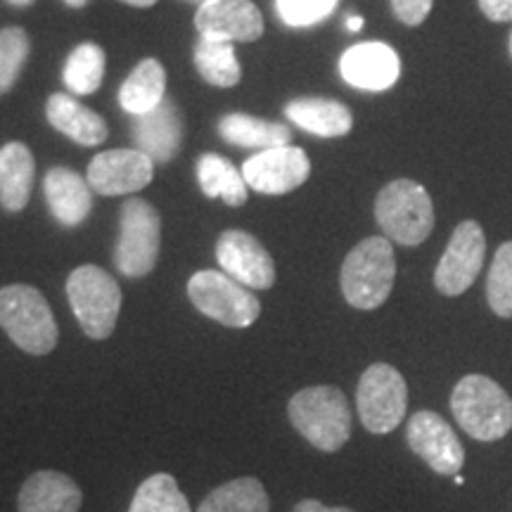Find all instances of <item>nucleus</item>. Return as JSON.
I'll use <instances>...</instances> for the list:
<instances>
[{
	"instance_id": "f257e3e1",
	"label": "nucleus",
	"mask_w": 512,
	"mask_h": 512,
	"mask_svg": "<svg viewBox=\"0 0 512 512\" xmlns=\"http://www.w3.org/2000/svg\"><path fill=\"white\" fill-rule=\"evenodd\" d=\"M292 427L323 453H335L351 437V408L342 389L330 384L306 387L287 406Z\"/></svg>"
},
{
	"instance_id": "f03ea898",
	"label": "nucleus",
	"mask_w": 512,
	"mask_h": 512,
	"mask_svg": "<svg viewBox=\"0 0 512 512\" xmlns=\"http://www.w3.org/2000/svg\"><path fill=\"white\" fill-rule=\"evenodd\" d=\"M396 278V256L392 240L366 238L344 259L342 283L344 299L361 311H373L387 302Z\"/></svg>"
},
{
	"instance_id": "7ed1b4c3",
	"label": "nucleus",
	"mask_w": 512,
	"mask_h": 512,
	"mask_svg": "<svg viewBox=\"0 0 512 512\" xmlns=\"http://www.w3.org/2000/svg\"><path fill=\"white\" fill-rule=\"evenodd\" d=\"M458 425L477 441H498L512 430V399L496 380L465 375L451 394Z\"/></svg>"
},
{
	"instance_id": "20e7f679",
	"label": "nucleus",
	"mask_w": 512,
	"mask_h": 512,
	"mask_svg": "<svg viewBox=\"0 0 512 512\" xmlns=\"http://www.w3.org/2000/svg\"><path fill=\"white\" fill-rule=\"evenodd\" d=\"M0 328L31 356L50 354L60 339L46 297L31 285H8L0 290Z\"/></svg>"
},
{
	"instance_id": "39448f33",
	"label": "nucleus",
	"mask_w": 512,
	"mask_h": 512,
	"mask_svg": "<svg viewBox=\"0 0 512 512\" xmlns=\"http://www.w3.org/2000/svg\"><path fill=\"white\" fill-rule=\"evenodd\" d=\"M375 219L384 238L403 247H418L434 228V204L420 183L399 178L387 183L375 200Z\"/></svg>"
},
{
	"instance_id": "423d86ee",
	"label": "nucleus",
	"mask_w": 512,
	"mask_h": 512,
	"mask_svg": "<svg viewBox=\"0 0 512 512\" xmlns=\"http://www.w3.org/2000/svg\"><path fill=\"white\" fill-rule=\"evenodd\" d=\"M162 247V216L150 202L131 197L119 211V238L114 264L126 278H145L155 271Z\"/></svg>"
},
{
	"instance_id": "0eeeda50",
	"label": "nucleus",
	"mask_w": 512,
	"mask_h": 512,
	"mask_svg": "<svg viewBox=\"0 0 512 512\" xmlns=\"http://www.w3.org/2000/svg\"><path fill=\"white\" fill-rule=\"evenodd\" d=\"M67 297L81 330L91 339H107L117 328L121 287L100 266H79L67 278Z\"/></svg>"
},
{
	"instance_id": "6e6552de",
	"label": "nucleus",
	"mask_w": 512,
	"mask_h": 512,
	"mask_svg": "<svg viewBox=\"0 0 512 512\" xmlns=\"http://www.w3.org/2000/svg\"><path fill=\"white\" fill-rule=\"evenodd\" d=\"M188 297L204 316L226 328H249L261 316L252 290L223 271H200L190 278Z\"/></svg>"
},
{
	"instance_id": "1a4fd4ad",
	"label": "nucleus",
	"mask_w": 512,
	"mask_h": 512,
	"mask_svg": "<svg viewBox=\"0 0 512 512\" xmlns=\"http://www.w3.org/2000/svg\"><path fill=\"white\" fill-rule=\"evenodd\" d=\"M358 418L373 434H389L401 425L408 408V387L403 375L389 363H373L361 375L356 389Z\"/></svg>"
},
{
	"instance_id": "9d476101",
	"label": "nucleus",
	"mask_w": 512,
	"mask_h": 512,
	"mask_svg": "<svg viewBox=\"0 0 512 512\" xmlns=\"http://www.w3.org/2000/svg\"><path fill=\"white\" fill-rule=\"evenodd\" d=\"M486 238L477 221H463L453 230L446 252L441 254L434 285L446 297H458L475 283L484 266Z\"/></svg>"
},
{
	"instance_id": "9b49d317",
	"label": "nucleus",
	"mask_w": 512,
	"mask_h": 512,
	"mask_svg": "<svg viewBox=\"0 0 512 512\" xmlns=\"http://www.w3.org/2000/svg\"><path fill=\"white\" fill-rule=\"evenodd\" d=\"M242 176L261 195H287L309 181L311 162L302 147H273L249 157L242 164Z\"/></svg>"
},
{
	"instance_id": "f8f14e48",
	"label": "nucleus",
	"mask_w": 512,
	"mask_h": 512,
	"mask_svg": "<svg viewBox=\"0 0 512 512\" xmlns=\"http://www.w3.org/2000/svg\"><path fill=\"white\" fill-rule=\"evenodd\" d=\"M408 446L437 475L456 477L465 465V448L453 427L434 411H418L406 427Z\"/></svg>"
},
{
	"instance_id": "ddd939ff",
	"label": "nucleus",
	"mask_w": 512,
	"mask_h": 512,
	"mask_svg": "<svg viewBox=\"0 0 512 512\" xmlns=\"http://www.w3.org/2000/svg\"><path fill=\"white\" fill-rule=\"evenodd\" d=\"M216 261L221 271L249 290H268L275 283L273 256L245 230H226L216 242Z\"/></svg>"
},
{
	"instance_id": "4468645a",
	"label": "nucleus",
	"mask_w": 512,
	"mask_h": 512,
	"mask_svg": "<svg viewBox=\"0 0 512 512\" xmlns=\"http://www.w3.org/2000/svg\"><path fill=\"white\" fill-rule=\"evenodd\" d=\"M155 162L140 150H107L93 157L88 164V185L105 197L131 195L152 183Z\"/></svg>"
},
{
	"instance_id": "2eb2a0df",
	"label": "nucleus",
	"mask_w": 512,
	"mask_h": 512,
	"mask_svg": "<svg viewBox=\"0 0 512 512\" xmlns=\"http://www.w3.org/2000/svg\"><path fill=\"white\" fill-rule=\"evenodd\" d=\"M195 27L211 41L252 43L264 36V17L252 0H207L197 8Z\"/></svg>"
},
{
	"instance_id": "dca6fc26",
	"label": "nucleus",
	"mask_w": 512,
	"mask_h": 512,
	"mask_svg": "<svg viewBox=\"0 0 512 512\" xmlns=\"http://www.w3.org/2000/svg\"><path fill=\"white\" fill-rule=\"evenodd\" d=\"M339 72L342 79L349 86L361 88V91H387L399 81L401 74V60L394 48L387 43H358V46L349 48L347 53L339 60Z\"/></svg>"
},
{
	"instance_id": "f3484780",
	"label": "nucleus",
	"mask_w": 512,
	"mask_h": 512,
	"mask_svg": "<svg viewBox=\"0 0 512 512\" xmlns=\"http://www.w3.org/2000/svg\"><path fill=\"white\" fill-rule=\"evenodd\" d=\"M133 140L155 164H166L178 155L183 143V121L176 105L164 98L155 110L133 119Z\"/></svg>"
},
{
	"instance_id": "a211bd4d",
	"label": "nucleus",
	"mask_w": 512,
	"mask_h": 512,
	"mask_svg": "<svg viewBox=\"0 0 512 512\" xmlns=\"http://www.w3.org/2000/svg\"><path fill=\"white\" fill-rule=\"evenodd\" d=\"M50 214L64 228H76L91 216L93 188L86 178L67 166H53L43 178Z\"/></svg>"
},
{
	"instance_id": "6ab92c4d",
	"label": "nucleus",
	"mask_w": 512,
	"mask_h": 512,
	"mask_svg": "<svg viewBox=\"0 0 512 512\" xmlns=\"http://www.w3.org/2000/svg\"><path fill=\"white\" fill-rule=\"evenodd\" d=\"M83 494L72 477L55 470L34 472L19 489V512H79Z\"/></svg>"
},
{
	"instance_id": "aec40b11",
	"label": "nucleus",
	"mask_w": 512,
	"mask_h": 512,
	"mask_svg": "<svg viewBox=\"0 0 512 512\" xmlns=\"http://www.w3.org/2000/svg\"><path fill=\"white\" fill-rule=\"evenodd\" d=\"M46 117L50 126L57 128L62 136L72 138L74 143L83 147H95L102 145L107 140V124L98 112H93L91 107L81 105L79 100H74L69 93H55L50 95L46 105Z\"/></svg>"
},
{
	"instance_id": "412c9836",
	"label": "nucleus",
	"mask_w": 512,
	"mask_h": 512,
	"mask_svg": "<svg viewBox=\"0 0 512 512\" xmlns=\"http://www.w3.org/2000/svg\"><path fill=\"white\" fill-rule=\"evenodd\" d=\"M285 114L294 126L304 128L306 133H313V136L320 138L347 136L351 128H354V114L339 100L297 98L287 102Z\"/></svg>"
},
{
	"instance_id": "4be33fe9",
	"label": "nucleus",
	"mask_w": 512,
	"mask_h": 512,
	"mask_svg": "<svg viewBox=\"0 0 512 512\" xmlns=\"http://www.w3.org/2000/svg\"><path fill=\"white\" fill-rule=\"evenodd\" d=\"M36 162L24 143L0 147V207L8 214H19L29 204L34 188Z\"/></svg>"
},
{
	"instance_id": "5701e85b",
	"label": "nucleus",
	"mask_w": 512,
	"mask_h": 512,
	"mask_svg": "<svg viewBox=\"0 0 512 512\" xmlns=\"http://www.w3.org/2000/svg\"><path fill=\"white\" fill-rule=\"evenodd\" d=\"M197 183L209 200H223L228 207H242L247 202L249 185L242 169L216 152L197 159Z\"/></svg>"
},
{
	"instance_id": "b1692460",
	"label": "nucleus",
	"mask_w": 512,
	"mask_h": 512,
	"mask_svg": "<svg viewBox=\"0 0 512 512\" xmlns=\"http://www.w3.org/2000/svg\"><path fill=\"white\" fill-rule=\"evenodd\" d=\"M221 138L230 145L252 147V150H273V147L290 145L292 131L283 124L249 117L245 112H230L219 121Z\"/></svg>"
},
{
	"instance_id": "393cba45",
	"label": "nucleus",
	"mask_w": 512,
	"mask_h": 512,
	"mask_svg": "<svg viewBox=\"0 0 512 512\" xmlns=\"http://www.w3.org/2000/svg\"><path fill=\"white\" fill-rule=\"evenodd\" d=\"M166 72L162 62L155 57H147L133 69L131 76L124 81L119 91V102L126 112H131L133 117L155 110L166 98Z\"/></svg>"
},
{
	"instance_id": "a878e982",
	"label": "nucleus",
	"mask_w": 512,
	"mask_h": 512,
	"mask_svg": "<svg viewBox=\"0 0 512 512\" xmlns=\"http://www.w3.org/2000/svg\"><path fill=\"white\" fill-rule=\"evenodd\" d=\"M195 69L209 86L233 88L242 79V67L233 43L202 38L195 46Z\"/></svg>"
},
{
	"instance_id": "bb28decb",
	"label": "nucleus",
	"mask_w": 512,
	"mask_h": 512,
	"mask_svg": "<svg viewBox=\"0 0 512 512\" xmlns=\"http://www.w3.org/2000/svg\"><path fill=\"white\" fill-rule=\"evenodd\" d=\"M268 508L264 484L256 477H240L211 491L197 512H268Z\"/></svg>"
},
{
	"instance_id": "cd10ccee",
	"label": "nucleus",
	"mask_w": 512,
	"mask_h": 512,
	"mask_svg": "<svg viewBox=\"0 0 512 512\" xmlns=\"http://www.w3.org/2000/svg\"><path fill=\"white\" fill-rule=\"evenodd\" d=\"M105 76V50L95 43H81L69 53L62 69V81L76 95H93Z\"/></svg>"
},
{
	"instance_id": "c85d7f7f",
	"label": "nucleus",
	"mask_w": 512,
	"mask_h": 512,
	"mask_svg": "<svg viewBox=\"0 0 512 512\" xmlns=\"http://www.w3.org/2000/svg\"><path fill=\"white\" fill-rule=\"evenodd\" d=\"M128 512H190V505L176 479L157 472L138 486Z\"/></svg>"
},
{
	"instance_id": "c756f323",
	"label": "nucleus",
	"mask_w": 512,
	"mask_h": 512,
	"mask_svg": "<svg viewBox=\"0 0 512 512\" xmlns=\"http://www.w3.org/2000/svg\"><path fill=\"white\" fill-rule=\"evenodd\" d=\"M486 299L496 316L512 318V242L498 247L486 278Z\"/></svg>"
},
{
	"instance_id": "7c9ffc66",
	"label": "nucleus",
	"mask_w": 512,
	"mask_h": 512,
	"mask_svg": "<svg viewBox=\"0 0 512 512\" xmlns=\"http://www.w3.org/2000/svg\"><path fill=\"white\" fill-rule=\"evenodd\" d=\"M31 41L22 27L0 31V95L15 86L24 64L29 60Z\"/></svg>"
},
{
	"instance_id": "2f4dec72",
	"label": "nucleus",
	"mask_w": 512,
	"mask_h": 512,
	"mask_svg": "<svg viewBox=\"0 0 512 512\" xmlns=\"http://www.w3.org/2000/svg\"><path fill=\"white\" fill-rule=\"evenodd\" d=\"M339 0H275V10L287 27H313L335 12Z\"/></svg>"
},
{
	"instance_id": "473e14b6",
	"label": "nucleus",
	"mask_w": 512,
	"mask_h": 512,
	"mask_svg": "<svg viewBox=\"0 0 512 512\" xmlns=\"http://www.w3.org/2000/svg\"><path fill=\"white\" fill-rule=\"evenodd\" d=\"M434 0H392L394 15L401 19L406 27H420L430 17Z\"/></svg>"
},
{
	"instance_id": "72a5a7b5",
	"label": "nucleus",
	"mask_w": 512,
	"mask_h": 512,
	"mask_svg": "<svg viewBox=\"0 0 512 512\" xmlns=\"http://www.w3.org/2000/svg\"><path fill=\"white\" fill-rule=\"evenodd\" d=\"M479 10L491 22H512V0H479Z\"/></svg>"
},
{
	"instance_id": "f704fd0d",
	"label": "nucleus",
	"mask_w": 512,
	"mask_h": 512,
	"mask_svg": "<svg viewBox=\"0 0 512 512\" xmlns=\"http://www.w3.org/2000/svg\"><path fill=\"white\" fill-rule=\"evenodd\" d=\"M292 512H354L351 508H328V505H323L316 498H306V501L294 505Z\"/></svg>"
},
{
	"instance_id": "c9c22d12",
	"label": "nucleus",
	"mask_w": 512,
	"mask_h": 512,
	"mask_svg": "<svg viewBox=\"0 0 512 512\" xmlns=\"http://www.w3.org/2000/svg\"><path fill=\"white\" fill-rule=\"evenodd\" d=\"M347 29H349V31H361V29H363V17L351 15V17L347 19Z\"/></svg>"
},
{
	"instance_id": "e433bc0d",
	"label": "nucleus",
	"mask_w": 512,
	"mask_h": 512,
	"mask_svg": "<svg viewBox=\"0 0 512 512\" xmlns=\"http://www.w3.org/2000/svg\"><path fill=\"white\" fill-rule=\"evenodd\" d=\"M121 3L133 5V8H152V5H155L157 0H121Z\"/></svg>"
},
{
	"instance_id": "4c0bfd02",
	"label": "nucleus",
	"mask_w": 512,
	"mask_h": 512,
	"mask_svg": "<svg viewBox=\"0 0 512 512\" xmlns=\"http://www.w3.org/2000/svg\"><path fill=\"white\" fill-rule=\"evenodd\" d=\"M64 3H67L69 8H74V10H81V8H86V5H88V0H64Z\"/></svg>"
},
{
	"instance_id": "58836bf2",
	"label": "nucleus",
	"mask_w": 512,
	"mask_h": 512,
	"mask_svg": "<svg viewBox=\"0 0 512 512\" xmlns=\"http://www.w3.org/2000/svg\"><path fill=\"white\" fill-rule=\"evenodd\" d=\"M10 5H17V8H27V5L36 3V0H8Z\"/></svg>"
},
{
	"instance_id": "ea45409f",
	"label": "nucleus",
	"mask_w": 512,
	"mask_h": 512,
	"mask_svg": "<svg viewBox=\"0 0 512 512\" xmlns=\"http://www.w3.org/2000/svg\"><path fill=\"white\" fill-rule=\"evenodd\" d=\"M453 482H456L458 486H463V484H465V479H463V477H460V475H456V477H453Z\"/></svg>"
},
{
	"instance_id": "a19ab883",
	"label": "nucleus",
	"mask_w": 512,
	"mask_h": 512,
	"mask_svg": "<svg viewBox=\"0 0 512 512\" xmlns=\"http://www.w3.org/2000/svg\"><path fill=\"white\" fill-rule=\"evenodd\" d=\"M190 3H197V5H202V3H207V0H190Z\"/></svg>"
},
{
	"instance_id": "79ce46f5",
	"label": "nucleus",
	"mask_w": 512,
	"mask_h": 512,
	"mask_svg": "<svg viewBox=\"0 0 512 512\" xmlns=\"http://www.w3.org/2000/svg\"><path fill=\"white\" fill-rule=\"evenodd\" d=\"M510 55H512V36H510Z\"/></svg>"
}]
</instances>
